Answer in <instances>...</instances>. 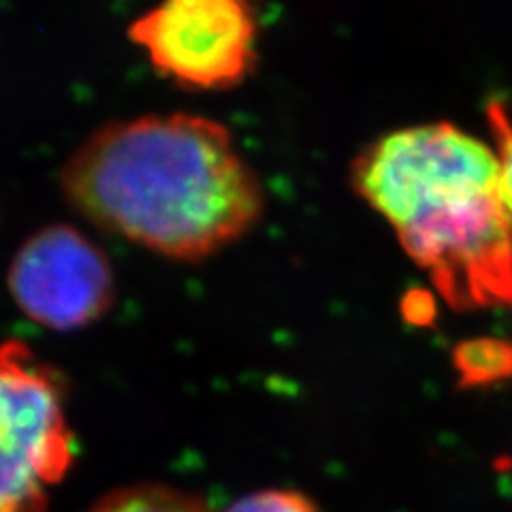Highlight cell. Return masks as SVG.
Segmentation results:
<instances>
[{"mask_svg": "<svg viewBox=\"0 0 512 512\" xmlns=\"http://www.w3.org/2000/svg\"><path fill=\"white\" fill-rule=\"evenodd\" d=\"M7 286L15 306L54 331L96 323L116 297L107 254L69 224H47L30 235L13 256Z\"/></svg>", "mask_w": 512, "mask_h": 512, "instance_id": "cell-5", "label": "cell"}, {"mask_svg": "<svg viewBox=\"0 0 512 512\" xmlns=\"http://www.w3.org/2000/svg\"><path fill=\"white\" fill-rule=\"evenodd\" d=\"M60 186L99 229L184 263L233 246L265 212L263 184L233 133L190 111L99 126L67 158Z\"/></svg>", "mask_w": 512, "mask_h": 512, "instance_id": "cell-1", "label": "cell"}, {"mask_svg": "<svg viewBox=\"0 0 512 512\" xmlns=\"http://www.w3.org/2000/svg\"><path fill=\"white\" fill-rule=\"evenodd\" d=\"M350 182L448 306L512 308V214L495 148L451 122L399 128L357 154Z\"/></svg>", "mask_w": 512, "mask_h": 512, "instance_id": "cell-2", "label": "cell"}, {"mask_svg": "<svg viewBox=\"0 0 512 512\" xmlns=\"http://www.w3.org/2000/svg\"><path fill=\"white\" fill-rule=\"evenodd\" d=\"M224 512H318L316 504L299 491L265 489L244 495Z\"/></svg>", "mask_w": 512, "mask_h": 512, "instance_id": "cell-8", "label": "cell"}, {"mask_svg": "<svg viewBox=\"0 0 512 512\" xmlns=\"http://www.w3.org/2000/svg\"><path fill=\"white\" fill-rule=\"evenodd\" d=\"M453 367L463 389L512 380V340L472 338L453 348Z\"/></svg>", "mask_w": 512, "mask_h": 512, "instance_id": "cell-6", "label": "cell"}, {"mask_svg": "<svg viewBox=\"0 0 512 512\" xmlns=\"http://www.w3.org/2000/svg\"><path fill=\"white\" fill-rule=\"evenodd\" d=\"M86 512H214L199 495L160 483H139L111 491Z\"/></svg>", "mask_w": 512, "mask_h": 512, "instance_id": "cell-7", "label": "cell"}, {"mask_svg": "<svg viewBox=\"0 0 512 512\" xmlns=\"http://www.w3.org/2000/svg\"><path fill=\"white\" fill-rule=\"evenodd\" d=\"M402 314L410 325H431L436 318V303L427 291H410L402 299Z\"/></svg>", "mask_w": 512, "mask_h": 512, "instance_id": "cell-10", "label": "cell"}, {"mask_svg": "<svg viewBox=\"0 0 512 512\" xmlns=\"http://www.w3.org/2000/svg\"><path fill=\"white\" fill-rule=\"evenodd\" d=\"M128 39L173 84L227 90L256 67L259 18L244 0H169L137 15Z\"/></svg>", "mask_w": 512, "mask_h": 512, "instance_id": "cell-4", "label": "cell"}, {"mask_svg": "<svg viewBox=\"0 0 512 512\" xmlns=\"http://www.w3.org/2000/svg\"><path fill=\"white\" fill-rule=\"evenodd\" d=\"M73 461L60 376L22 340L0 342V512H47Z\"/></svg>", "mask_w": 512, "mask_h": 512, "instance_id": "cell-3", "label": "cell"}, {"mask_svg": "<svg viewBox=\"0 0 512 512\" xmlns=\"http://www.w3.org/2000/svg\"><path fill=\"white\" fill-rule=\"evenodd\" d=\"M487 120L495 139V152L502 163V199L512 214V120L506 107L498 101L489 103Z\"/></svg>", "mask_w": 512, "mask_h": 512, "instance_id": "cell-9", "label": "cell"}]
</instances>
